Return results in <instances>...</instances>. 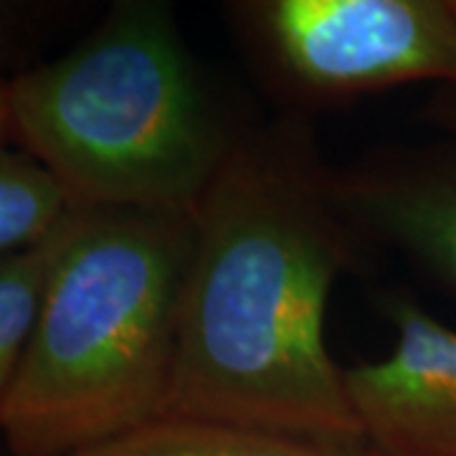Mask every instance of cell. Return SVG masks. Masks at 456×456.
Listing matches in <instances>:
<instances>
[{
    "mask_svg": "<svg viewBox=\"0 0 456 456\" xmlns=\"http://www.w3.org/2000/svg\"><path fill=\"white\" fill-rule=\"evenodd\" d=\"M193 216L71 208L0 431L16 456H69L160 419Z\"/></svg>",
    "mask_w": 456,
    "mask_h": 456,
    "instance_id": "2",
    "label": "cell"
},
{
    "mask_svg": "<svg viewBox=\"0 0 456 456\" xmlns=\"http://www.w3.org/2000/svg\"><path fill=\"white\" fill-rule=\"evenodd\" d=\"M11 145V110H8V79L0 77V147Z\"/></svg>",
    "mask_w": 456,
    "mask_h": 456,
    "instance_id": "11",
    "label": "cell"
},
{
    "mask_svg": "<svg viewBox=\"0 0 456 456\" xmlns=\"http://www.w3.org/2000/svg\"><path fill=\"white\" fill-rule=\"evenodd\" d=\"M69 211L64 191L31 155L0 147V256L46 241Z\"/></svg>",
    "mask_w": 456,
    "mask_h": 456,
    "instance_id": "8",
    "label": "cell"
},
{
    "mask_svg": "<svg viewBox=\"0 0 456 456\" xmlns=\"http://www.w3.org/2000/svg\"><path fill=\"white\" fill-rule=\"evenodd\" d=\"M391 355L345 368L365 446L380 456H456V330L391 297Z\"/></svg>",
    "mask_w": 456,
    "mask_h": 456,
    "instance_id": "5",
    "label": "cell"
},
{
    "mask_svg": "<svg viewBox=\"0 0 456 456\" xmlns=\"http://www.w3.org/2000/svg\"><path fill=\"white\" fill-rule=\"evenodd\" d=\"M11 145L71 208L196 216L228 132L165 3L119 0L61 56L8 79Z\"/></svg>",
    "mask_w": 456,
    "mask_h": 456,
    "instance_id": "3",
    "label": "cell"
},
{
    "mask_svg": "<svg viewBox=\"0 0 456 456\" xmlns=\"http://www.w3.org/2000/svg\"><path fill=\"white\" fill-rule=\"evenodd\" d=\"M342 216L401 248L456 294V155L330 175Z\"/></svg>",
    "mask_w": 456,
    "mask_h": 456,
    "instance_id": "6",
    "label": "cell"
},
{
    "mask_svg": "<svg viewBox=\"0 0 456 456\" xmlns=\"http://www.w3.org/2000/svg\"><path fill=\"white\" fill-rule=\"evenodd\" d=\"M244 13L269 64L307 97L456 86V0H261Z\"/></svg>",
    "mask_w": 456,
    "mask_h": 456,
    "instance_id": "4",
    "label": "cell"
},
{
    "mask_svg": "<svg viewBox=\"0 0 456 456\" xmlns=\"http://www.w3.org/2000/svg\"><path fill=\"white\" fill-rule=\"evenodd\" d=\"M353 259L330 175L287 125L241 134L193 216L163 416L365 446L327 307Z\"/></svg>",
    "mask_w": 456,
    "mask_h": 456,
    "instance_id": "1",
    "label": "cell"
},
{
    "mask_svg": "<svg viewBox=\"0 0 456 456\" xmlns=\"http://www.w3.org/2000/svg\"><path fill=\"white\" fill-rule=\"evenodd\" d=\"M33 11L23 3H0V69L16 53L13 46L20 41V36L28 33V18ZM3 77V71H0Z\"/></svg>",
    "mask_w": 456,
    "mask_h": 456,
    "instance_id": "10",
    "label": "cell"
},
{
    "mask_svg": "<svg viewBox=\"0 0 456 456\" xmlns=\"http://www.w3.org/2000/svg\"><path fill=\"white\" fill-rule=\"evenodd\" d=\"M69 456H380L368 446L289 439L244 426L160 416Z\"/></svg>",
    "mask_w": 456,
    "mask_h": 456,
    "instance_id": "7",
    "label": "cell"
},
{
    "mask_svg": "<svg viewBox=\"0 0 456 456\" xmlns=\"http://www.w3.org/2000/svg\"><path fill=\"white\" fill-rule=\"evenodd\" d=\"M56 231L41 244L0 256V419L41 307Z\"/></svg>",
    "mask_w": 456,
    "mask_h": 456,
    "instance_id": "9",
    "label": "cell"
}]
</instances>
